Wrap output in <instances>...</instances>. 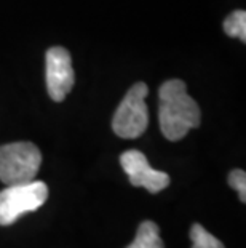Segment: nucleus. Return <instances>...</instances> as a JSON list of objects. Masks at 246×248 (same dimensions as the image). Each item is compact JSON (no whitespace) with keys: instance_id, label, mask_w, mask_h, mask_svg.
I'll return each instance as SVG.
<instances>
[{"instance_id":"obj_7","label":"nucleus","mask_w":246,"mask_h":248,"mask_svg":"<svg viewBox=\"0 0 246 248\" xmlns=\"http://www.w3.org/2000/svg\"><path fill=\"white\" fill-rule=\"evenodd\" d=\"M127 248H165L160 229L154 221H144L136 231L134 240Z\"/></svg>"},{"instance_id":"obj_6","label":"nucleus","mask_w":246,"mask_h":248,"mask_svg":"<svg viewBox=\"0 0 246 248\" xmlns=\"http://www.w3.org/2000/svg\"><path fill=\"white\" fill-rule=\"evenodd\" d=\"M120 163L136 187H145L150 194H157L170 186V176L163 171H157L141 151H127L120 155Z\"/></svg>"},{"instance_id":"obj_8","label":"nucleus","mask_w":246,"mask_h":248,"mask_svg":"<svg viewBox=\"0 0 246 248\" xmlns=\"http://www.w3.org/2000/svg\"><path fill=\"white\" fill-rule=\"evenodd\" d=\"M192 248H226L217 237L208 232L202 224H193L190 229Z\"/></svg>"},{"instance_id":"obj_9","label":"nucleus","mask_w":246,"mask_h":248,"mask_svg":"<svg viewBox=\"0 0 246 248\" xmlns=\"http://www.w3.org/2000/svg\"><path fill=\"white\" fill-rule=\"evenodd\" d=\"M224 32L235 39L246 42V13L243 10H237L224 21Z\"/></svg>"},{"instance_id":"obj_10","label":"nucleus","mask_w":246,"mask_h":248,"mask_svg":"<svg viewBox=\"0 0 246 248\" xmlns=\"http://www.w3.org/2000/svg\"><path fill=\"white\" fill-rule=\"evenodd\" d=\"M229 184L238 192L242 202H246V173L243 170H232L229 175Z\"/></svg>"},{"instance_id":"obj_4","label":"nucleus","mask_w":246,"mask_h":248,"mask_svg":"<svg viewBox=\"0 0 246 248\" xmlns=\"http://www.w3.org/2000/svg\"><path fill=\"white\" fill-rule=\"evenodd\" d=\"M149 88L144 82H138L128 90L112 119L115 135L125 140L139 138L149 125V112L145 96Z\"/></svg>"},{"instance_id":"obj_5","label":"nucleus","mask_w":246,"mask_h":248,"mask_svg":"<svg viewBox=\"0 0 246 248\" xmlns=\"http://www.w3.org/2000/svg\"><path fill=\"white\" fill-rule=\"evenodd\" d=\"M46 88L53 101H62L75 83L71 53L62 46H51L46 51Z\"/></svg>"},{"instance_id":"obj_1","label":"nucleus","mask_w":246,"mask_h":248,"mask_svg":"<svg viewBox=\"0 0 246 248\" xmlns=\"http://www.w3.org/2000/svg\"><path fill=\"white\" fill-rule=\"evenodd\" d=\"M202 112L179 78L165 82L159 90V122L166 140L179 141L200 125Z\"/></svg>"},{"instance_id":"obj_2","label":"nucleus","mask_w":246,"mask_h":248,"mask_svg":"<svg viewBox=\"0 0 246 248\" xmlns=\"http://www.w3.org/2000/svg\"><path fill=\"white\" fill-rule=\"evenodd\" d=\"M42 163L39 147L28 141L0 146V181L7 186L34 181Z\"/></svg>"},{"instance_id":"obj_3","label":"nucleus","mask_w":246,"mask_h":248,"mask_svg":"<svg viewBox=\"0 0 246 248\" xmlns=\"http://www.w3.org/2000/svg\"><path fill=\"white\" fill-rule=\"evenodd\" d=\"M48 199L43 181L12 184L0 192V226H10L26 213L35 212Z\"/></svg>"}]
</instances>
